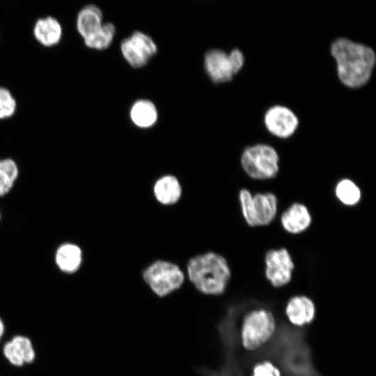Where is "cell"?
Returning <instances> with one entry per match:
<instances>
[{
  "label": "cell",
  "mask_w": 376,
  "mask_h": 376,
  "mask_svg": "<svg viewBox=\"0 0 376 376\" xmlns=\"http://www.w3.org/2000/svg\"><path fill=\"white\" fill-rule=\"evenodd\" d=\"M272 336L262 354L274 359L285 376H321L312 363L311 350L303 331L283 327Z\"/></svg>",
  "instance_id": "6da1fadb"
},
{
  "label": "cell",
  "mask_w": 376,
  "mask_h": 376,
  "mask_svg": "<svg viewBox=\"0 0 376 376\" xmlns=\"http://www.w3.org/2000/svg\"><path fill=\"white\" fill-rule=\"evenodd\" d=\"M340 81L346 86L360 88L370 80L376 62L374 50L348 38H339L331 45Z\"/></svg>",
  "instance_id": "7a4b0ae2"
},
{
  "label": "cell",
  "mask_w": 376,
  "mask_h": 376,
  "mask_svg": "<svg viewBox=\"0 0 376 376\" xmlns=\"http://www.w3.org/2000/svg\"><path fill=\"white\" fill-rule=\"evenodd\" d=\"M187 271L196 289L206 295L223 294L231 276L226 259L212 251L198 254L189 259Z\"/></svg>",
  "instance_id": "3957f363"
},
{
  "label": "cell",
  "mask_w": 376,
  "mask_h": 376,
  "mask_svg": "<svg viewBox=\"0 0 376 376\" xmlns=\"http://www.w3.org/2000/svg\"><path fill=\"white\" fill-rule=\"evenodd\" d=\"M239 201L242 216L250 226H267L276 215L278 199L273 193L253 195L249 190L242 189L239 192Z\"/></svg>",
  "instance_id": "277c9868"
},
{
  "label": "cell",
  "mask_w": 376,
  "mask_h": 376,
  "mask_svg": "<svg viewBox=\"0 0 376 376\" xmlns=\"http://www.w3.org/2000/svg\"><path fill=\"white\" fill-rule=\"evenodd\" d=\"M240 161L245 173L255 180L273 178L279 171V155L269 145L259 143L246 148Z\"/></svg>",
  "instance_id": "5b68a950"
},
{
  "label": "cell",
  "mask_w": 376,
  "mask_h": 376,
  "mask_svg": "<svg viewBox=\"0 0 376 376\" xmlns=\"http://www.w3.org/2000/svg\"><path fill=\"white\" fill-rule=\"evenodd\" d=\"M143 279L159 297H164L178 290L185 281V274L175 264L157 260L143 271Z\"/></svg>",
  "instance_id": "8992f818"
},
{
  "label": "cell",
  "mask_w": 376,
  "mask_h": 376,
  "mask_svg": "<svg viewBox=\"0 0 376 376\" xmlns=\"http://www.w3.org/2000/svg\"><path fill=\"white\" fill-rule=\"evenodd\" d=\"M276 324L272 313L265 309H255L243 320L241 338L244 347L254 350L269 340L275 332Z\"/></svg>",
  "instance_id": "52a82bcc"
},
{
  "label": "cell",
  "mask_w": 376,
  "mask_h": 376,
  "mask_svg": "<svg viewBox=\"0 0 376 376\" xmlns=\"http://www.w3.org/2000/svg\"><path fill=\"white\" fill-rule=\"evenodd\" d=\"M244 63V54L238 49H233L229 54L219 49H212L204 56L205 70L214 83L230 81L242 68Z\"/></svg>",
  "instance_id": "ba28073f"
},
{
  "label": "cell",
  "mask_w": 376,
  "mask_h": 376,
  "mask_svg": "<svg viewBox=\"0 0 376 376\" xmlns=\"http://www.w3.org/2000/svg\"><path fill=\"white\" fill-rule=\"evenodd\" d=\"M4 360L17 368L33 363L37 358L36 348L31 338L21 333L14 334L0 344Z\"/></svg>",
  "instance_id": "9c48e42d"
},
{
  "label": "cell",
  "mask_w": 376,
  "mask_h": 376,
  "mask_svg": "<svg viewBox=\"0 0 376 376\" xmlns=\"http://www.w3.org/2000/svg\"><path fill=\"white\" fill-rule=\"evenodd\" d=\"M265 276L276 288L288 284L292 276L295 264L285 248L269 250L265 256Z\"/></svg>",
  "instance_id": "30bf717a"
},
{
  "label": "cell",
  "mask_w": 376,
  "mask_h": 376,
  "mask_svg": "<svg viewBox=\"0 0 376 376\" xmlns=\"http://www.w3.org/2000/svg\"><path fill=\"white\" fill-rule=\"evenodd\" d=\"M122 54L133 68L144 66L157 52L154 40L148 35L135 31L123 40L120 45Z\"/></svg>",
  "instance_id": "8fae6325"
},
{
  "label": "cell",
  "mask_w": 376,
  "mask_h": 376,
  "mask_svg": "<svg viewBox=\"0 0 376 376\" xmlns=\"http://www.w3.org/2000/svg\"><path fill=\"white\" fill-rule=\"evenodd\" d=\"M264 123L272 134L281 139L291 136L299 125L295 113L283 105H274L268 109L265 114Z\"/></svg>",
  "instance_id": "7c38bea8"
},
{
  "label": "cell",
  "mask_w": 376,
  "mask_h": 376,
  "mask_svg": "<svg viewBox=\"0 0 376 376\" xmlns=\"http://www.w3.org/2000/svg\"><path fill=\"white\" fill-rule=\"evenodd\" d=\"M311 222L312 217L308 207L300 203L290 205L281 217V226L290 234H299L305 231Z\"/></svg>",
  "instance_id": "4fadbf2b"
},
{
  "label": "cell",
  "mask_w": 376,
  "mask_h": 376,
  "mask_svg": "<svg viewBox=\"0 0 376 376\" xmlns=\"http://www.w3.org/2000/svg\"><path fill=\"white\" fill-rule=\"evenodd\" d=\"M285 313L289 320L295 325L303 326L312 322L315 315L313 301L304 295H297L290 299Z\"/></svg>",
  "instance_id": "5bb4252c"
},
{
  "label": "cell",
  "mask_w": 376,
  "mask_h": 376,
  "mask_svg": "<svg viewBox=\"0 0 376 376\" xmlns=\"http://www.w3.org/2000/svg\"><path fill=\"white\" fill-rule=\"evenodd\" d=\"M83 260L81 249L77 244L66 242L61 244L55 253L58 268L66 274H72L81 267Z\"/></svg>",
  "instance_id": "9a60e30c"
},
{
  "label": "cell",
  "mask_w": 376,
  "mask_h": 376,
  "mask_svg": "<svg viewBox=\"0 0 376 376\" xmlns=\"http://www.w3.org/2000/svg\"><path fill=\"white\" fill-rule=\"evenodd\" d=\"M153 193L157 201L164 205L176 203L182 195V187L179 180L172 175L159 178L155 183Z\"/></svg>",
  "instance_id": "2e32d148"
},
{
  "label": "cell",
  "mask_w": 376,
  "mask_h": 376,
  "mask_svg": "<svg viewBox=\"0 0 376 376\" xmlns=\"http://www.w3.org/2000/svg\"><path fill=\"white\" fill-rule=\"evenodd\" d=\"M34 36L42 45L50 47L57 45L62 35V29L58 22L48 17L38 19L33 29Z\"/></svg>",
  "instance_id": "e0dca14e"
},
{
  "label": "cell",
  "mask_w": 376,
  "mask_h": 376,
  "mask_svg": "<svg viewBox=\"0 0 376 376\" xmlns=\"http://www.w3.org/2000/svg\"><path fill=\"white\" fill-rule=\"evenodd\" d=\"M102 24V13L94 5L85 6L78 15L77 28L83 39L97 32Z\"/></svg>",
  "instance_id": "ac0fdd59"
},
{
  "label": "cell",
  "mask_w": 376,
  "mask_h": 376,
  "mask_svg": "<svg viewBox=\"0 0 376 376\" xmlns=\"http://www.w3.org/2000/svg\"><path fill=\"white\" fill-rule=\"evenodd\" d=\"M130 115L132 123L141 128L152 127L158 117L155 104L148 100L135 102L131 107Z\"/></svg>",
  "instance_id": "d6986e66"
},
{
  "label": "cell",
  "mask_w": 376,
  "mask_h": 376,
  "mask_svg": "<svg viewBox=\"0 0 376 376\" xmlns=\"http://www.w3.org/2000/svg\"><path fill=\"white\" fill-rule=\"evenodd\" d=\"M19 167L10 157L0 158V196L7 194L17 180Z\"/></svg>",
  "instance_id": "ffe728a7"
},
{
  "label": "cell",
  "mask_w": 376,
  "mask_h": 376,
  "mask_svg": "<svg viewBox=\"0 0 376 376\" xmlns=\"http://www.w3.org/2000/svg\"><path fill=\"white\" fill-rule=\"evenodd\" d=\"M335 194L338 200L347 206L357 205L361 198L360 188L354 181L348 178L338 182L335 187Z\"/></svg>",
  "instance_id": "44dd1931"
},
{
  "label": "cell",
  "mask_w": 376,
  "mask_h": 376,
  "mask_svg": "<svg viewBox=\"0 0 376 376\" xmlns=\"http://www.w3.org/2000/svg\"><path fill=\"white\" fill-rule=\"evenodd\" d=\"M116 29L113 24H103L101 28L93 35L84 39L86 47L102 50L108 48L111 44L115 36Z\"/></svg>",
  "instance_id": "7402d4cb"
},
{
  "label": "cell",
  "mask_w": 376,
  "mask_h": 376,
  "mask_svg": "<svg viewBox=\"0 0 376 376\" xmlns=\"http://www.w3.org/2000/svg\"><path fill=\"white\" fill-rule=\"evenodd\" d=\"M17 107V100L12 92L8 88L0 86V120L13 117Z\"/></svg>",
  "instance_id": "603a6c76"
},
{
  "label": "cell",
  "mask_w": 376,
  "mask_h": 376,
  "mask_svg": "<svg viewBox=\"0 0 376 376\" xmlns=\"http://www.w3.org/2000/svg\"><path fill=\"white\" fill-rule=\"evenodd\" d=\"M252 376H281V373L272 363L265 361L254 367Z\"/></svg>",
  "instance_id": "cb8c5ba5"
},
{
  "label": "cell",
  "mask_w": 376,
  "mask_h": 376,
  "mask_svg": "<svg viewBox=\"0 0 376 376\" xmlns=\"http://www.w3.org/2000/svg\"><path fill=\"white\" fill-rule=\"evenodd\" d=\"M7 334V326L3 319L0 316V344Z\"/></svg>",
  "instance_id": "d4e9b609"
},
{
  "label": "cell",
  "mask_w": 376,
  "mask_h": 376,
  "mask_svg": "<svg viewBox=\"0 0 376 376\" xmlns=\"http://www.w3.org/2000/svg\"><path fill=\"white\" fill-rule=\"evenodd\" d=\"M0 219H1V212H0Z\"/></svg>",
  "instance_id": "484cf974"
}]
</instances>
